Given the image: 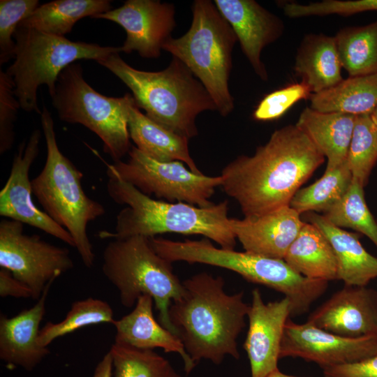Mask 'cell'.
Returning <instances> with one entry per match:
<instances>
[{
	"label": "cell",
	"mask_w": 377,
	"mask_h": 377,
	"mask_svg": "<svg viewBox=\"0 0 377 377\" xmlns=\"http://www.w3.org/2000/svg\"><path fill=\"white\" fill-rule=\"evenodd\" d=\"M325 156L296 125L276 130L252 156H239L222 170L221 186L244 218L289 205Z\"/></svg>",
	"instance_id": "cell-1"
},
{
	"label": "cell",
	"mask_w": 377,
	"mask_h": 377,
	"mask_svg": "<svg viewBox=\"0 0 377 377\" xmlns=\"http://www.w3.org/2000/svg\"><path fill=\"white\" fill-rule=\"evenodd\" d=\"M169 307L176 336L196 364L202 359L221 364L226 355L239 358L237 339L245 327L249 306L242 291L228 295L221 276L198 273L182 282Z\"/></svg>",
	"instance_id": "cell-2"
},
{
	"label": "cell",
	"mask_w": 377,
	"mask_h": 377,
	"mask_svg": "<svg viewBox=\"0 0 377 377\" xmlns=\"http://www.w3.org/2000/svg\"><path fill=\"white\" fill-rule=\"evenodd\" d=\"M107 175L109 196L126 207L117 216L114 232L101 231V238L123 239L135 235L150 238L168 232L201 235L223 249L234 250L236 237L228 216V200L200 207L183 202L155 200L119 177Z\"/></svg>",
	"instance_id": "cell-3"
},
{
	"label": "cell",
	"mask_w": 377,
	"mask_h": 377,
	"mask_svg": "<svg viewBox=\"0 0 377 377\" xmlns=\"http://www.w3.org/2000/svg\"><path fill=\"white\" fill-rule=\"evenodd\" d=\"M128 87L138 108L164 128L188 139L198 133L197 116L216 110L211 96L189 68L172 59L165 69L145 71L136 69L119 56L112 54L98 60Z\"/></svg>",
	"instance_id": "cell-4"
},
{
	"label": "cell",
	"mask_w": 377,
	"mask_h": 377,
	"mask_svg": "<svg viewBox=\"0 0 377 377\" xmlns=\"http://www.w3.org/2000/svg\"><path fill=\"white\" fill-rule=\"evenodd\" d=\"M40 115L47 156L41 172L31 181L33 194L43 211L72 236L84 265H94L95 253L87 234L88 224L105 213L104 206L90 198L82 185V172L60 151L51 112Z\"/></svg>",
	"instance_id": "cell-5"
},
{
	"label": "cell",
	"mask_w": 377,
	"mask_h": 377,
	"mask_svg": "<svg viewBox=\"0 0 377 377\" xmlns=\"http://www.w3.org/2000/svg\"><path fill=\"white\" fill-rule=\"evenodd\" d=\"M192 15L188 31L169 38L163 50L189 68L211 96L216 110L226 117L235 108L228 82L237 36L212 1H194Z\"/></svg>",
	"instance_id": "cell-6"
},
{
	"label": "cell",
	"mask_w": 377,
	"mask_h": 377,
	"mask_svg": "<svg viewBox=\"0 0 377 377\" xmlns=\"http://www.w3.org/2000/svg\"><path fill=\"white\" fill-rule=\"evenodd\" d=\"M172 263L160 256L149 237L135 235L114 239L105 247L102 271L117 288L121 304L133 307L142 295H150L161 325L176 335L168 315L171 302L179 297L183 283Z\"/></svg>",
	"instance_id": "cell-7"
},
{
	"label": "cell",
	"mask_w": 377,
	"mask_h": 377,
	"mask_svg": "<svg viewBox=\"0 0 377 377\" xmlns=\"http://www.w3.org/2000/svg\"><path fill=\"white\" fill-rule=\"evenodd\" d=\"M14 61L6 73L14 84V93L20 108L26 112L41 111L37 91L42 84L54 94L61 72L77 60L104 59L121 52L120 47L72 41L65 37L48 34L34 29L18 27L14 34Z\"/></svg>",
	"instance_id": "cell-8"
},
{
	"label": "cell",
	"mask_w": 377,
	"mask_h": 377,
	"mask_svg": "<svg viewBox=\"0 0 377 377\" xmlns=\"http://www.w3.org/2000/svg\"><path fill=\"white\" fill-rule=\"evenodd\" d=\"M51 99L61 121L80 124L94 132L114 162L128 154L132 145L128 118L135 101L131 94L121 97L100 94L84 80L81 64L74 62L59 74Z\"/></svg>",
	"instance_id": "cell-9"
},
{
	"label": "cell",
	"mask_w": 377,
	"mask_h": 377,
	"mask_svg": "<svg viewBox=\"0 0 377 377\" xmlns=\"http://www.w3.org/2000/svg\"><path fill=\"white\" fill-rule=\"evenodd\" d=\"M126 161L107 165L113 174L132 184L144 194L154 195L168 202L177 200L200 207L214 205L210 198L221 186V176L209 177L187 169L182 162H160L131 147Z\"/></svg>",
	"instance_id": "cell-10"
},
{
	"label": "cell",
	"mask_w": 377,
	"mask_h": 377,
	"mask_svg": "<svg viewBox=\"0 0 377 377\" xmlns=\"http://www.w3.org/2000/svg\"><path fill=\"white\" fill-rule=\"evenodd\" d=\"M23 223L0 222V267L26 285L38 300L46 286L74 265L68 249L52 244L38 235L23 232Z\"/></svg>",
	"instance_id": "cell-11"
},
{
	"label": "cell",
	"mask_w": 377,
	"mask_h": 377,
	"mask_svg": "<svg viewBox=\"0 0 377 377\" xmlns=\"http://www.w3.org/2000/svg\"><path fill=\"white\" fill-rule=\"evenodd\" d=\"M377 353V336L341 337L306 322L288 318L281 341L280 358L300 357L323 369L348 364Z\"/></svg>",
	"instance_id": "cell-12"
},
{
	"label": "cell",
	"mask_w": 377,
	"mask_h": 377,
	"mask_svg": "<svg viewBox=\"0 0 377 377\" xmlns=\"http://www.w3.org/2000/svg\"><path fill=\"white\" fill-rule=\"evenodd\" d=\"M172 3L156 0H128L114 9L98 14L103 19L118 24L126 37L120 46L121 52H137L145 59L161 56L165 43L172 37L176 22Z\"/></svg>",
	"instance_id": "cell-13"
},
{
	"label": "cell",
	"mask_w": 377,
	"mask_h": 377,
	"mask_svg": "<svg viewBox=\"0 0 377 377\" xmlns=\"http://www.w3.org/2000/svg\"><path fill=\"white\" fill-rule=\"evenodd\" d=\"M41 132L34 130L14 156L8 178L0 191V215L27 224L75 247L71 234L33 202L29 170L39 154Z\"/></svg>",
	"instance_id": "cell-14"
},
{
	"label": "cell",
	"mask_w": 377,
	"mask_h": 377,
	"mask_svg": "<svg viewBox=\"0 0 377 377\" xmlns=\"http://www.w3.org/2000/svg\"><path fill=\"white\" fill-rule=\"evenodd\" d=\"M290 317V304L287 297L265 304L259 289L253 290L247 313L249 329L243 344L251 377H266L279 369L284 327Z\"/></svg>",
	"instance_id": "cell-15"
},
{
	"label": "cell",
	"mask_w": 377,
	"mask_h": 377,
	"mask_svg": "<svg viewBox=\"0 0 377 377\" xmlns=\"http://www.w3.org/2000/svg\"><path fill=\"white\" fill-rule=\"evenodd\" d=\"M307 322L344 337L377 336V291L345 285L311 312Z\"/></svg>",
	"instance_id": "cell-16"
},
{
	"label": "cell",
	"mask_w": 377,
	"mask_h": 377,
	"mask_svg": "<svg viewBox=\"0 0 377 377\" xmlns=\"http://www.w3.org/2000/svg\"><path fill=\"white\" fill-rule=\"evenodd\" d=\"M214 3L234 31L256 75L267 81L261 53L265 46L281 36L283 22L254 0H215Z\"/></svg>",
	"instance_id": "cell-17"
},
{
	"label": "cell",
	"mask_w": 377,
	"mask_h": 377,
	"mask_svg": "<svg viewBox=\"0 0 377 377\" xmlns=\"http://www.w3.org/2000/svg\"><path fill=\"white\" fill-rule=\"evenodd\" d=\"M289 205L255 218L230 219V227L245 251L283 259L304 224Z\"/></svg>",
	"instance_id": "cell-18"
},
{
	"label": "cell",
	"mask_w": 377,
	"mask_h": 377,
	"mask_svg": "<svg viewBox=\"0 0 377 377\" xmlns=\"http://www.w3.org/2000/svg\"><path fill=\"white\" fill-rule=\"evenodd\" d=\"M54 282L45 288L36 304L15 316H0V358L9 365L31 371L49 353L39 345L40 324L45 313V302Z\"/></svg>",
	"instance_id": "cell-19"
},
{
	"label": "cell",
	"mask_w": 377,
	"mask_h": 377,
	"mask_svg": "<svg viewBox=\"0 0 377 377\" xmlns=\"http://www.w3.org/2000/svg\"><path fill=\"white\" fill-rule=\"evenodd\" d=\"M154 300L150 295H142L133 311L112 325L116 328L114 343L142 350L163 348L165 352L177 353L184 363L186 374L195 367L186 352L180 339L158 323L153 315Z\"/></svg>",
	"instance_id": "cell-20"
},
{
	"label": "cell",
	"mask_w": 377,
	"mask_h": 377,
	"mask_svg": "<svg viewBox=\"0 0 377 377\" xmlns=\"http://www.w3.org/2000/svg\"><path fill=\"white\" fill-rule=\"evenodd\" d=\"M305 216L330 243L337 258L338 279L346 286H367L377 279V257L363 247L357 235L333 225L316 212H309Z\"/></svg>",
	"instance_id": "cell-21"
},
{
	"label": "cell",
	"mask_w": 377,
	"mask_h": 377,
	"mask_svg": "<svg viewBox=\"0 0 377 377\" xmlns=\"http://www.w3.org/2000/svg\"><path fill=\"white\" fill-rule=\"evenodd\" d=\"M356 116L306 107L295 124L327 160L325 170L346 162Z\"/></svg>",
	"instance_id": "cell-22"
},
{
	"label": "cell",
	"mask_w": 377,
	"mask_h": 377,
	"mask_svg": "<svg viewBox=\"0 0 377 377\" xmlns=\"http://www.w3.org/2000/svg\"><path fill=\"white\" fill-rule=\"evenodd\" d=\"M341 68L334 36L323 34L304 36L297 52L294 71L312 94L340 83L343 80Z\"/></svg>",
	"instance_id": "cell-23"
},
{
	"label": "cell",
	"mask_w": 377,
	"mask_h": 377,
	"mask_svg": "<svg viewBox=\"0 0 377 377\" xmlns=\"http://www.w3.org/2000/svg\"><path fill=\"white\" fill-rule=\"evenodd\" d=\"M128 128L138 149L160 162L180 161L196 174H202L190 155L188 140L158 124L143 114L134 101Z\"/></svg>",
	"instance_id": "cell-24"
},
{
	"label": "cell",
	"mask_w": 377,
	"mask_h": 377,
	"mask_svg": "<svg viewBox=\"0 0 377 377\" xmlns=\"http://www.w3.org/2000/svg\"><path fill=\"white\" fill-rule=\"evenodd\" d=\"M283 260L307 278L327 281L338 279L334 250L326 237L310 223L304 222Z\"/></svg>",
	"instance_id": "cell-25"
},
{
	"label": "cell",
	"mask_w": 377,
	"mask_h": 377,
	"mask_svg": "<svg viewBox=\"0 0 377 377\" xmlns=\"http://www.w3.org/2000/svg\"><path fill=\"white\" fill-rule=\"evenodd\" d=\"M310 108L322 112L371 114L377 106V73L348 77L310 97Z\"/></svg>",
	"instance_id": "cell-26"
},
{
	"label": "cell",
	"mask_w": 377,
	"mask_h": 377,
	"mask_svg": "<svg viewBox=\"0 0 377 377\" xmlns=\"http://www.w3.org/2000/svg\"><path fill=\"white\" fill-rule=\"evenodd\" d=\"M110 0H56L40 5L18 27L64 37L80 20L108 12Z\"/></svg>",
	"instance_id": "cell-27"
},
{
	"label": "cell",
	"mask_w": 377,
	"mask_h": 377,
	"mask_svg": "<svg viewBox=\"0 0 377 377\" xmlns=\"http://www.w3.org/2000/svg\"><path fill=\"white\" fill-rule=\"evenodd\" d=\"M334 37L341 66L349 77L377 73V20L344 27Z\"/></svg>",
	"instance_id": "cell-28"
},
{
	"label": "cell",
	"mask_w": 377,
	"mask_h": 377,
	"mask_svg": "<svg viewBox=\"0 0 377 377\" xmlns=\"http://www.w3.org/2000/svg\"><path fill=\"white\" fill-rule=\"evenodd\" d=\"M352 178L346 162L333 170H325L313 184L300 188L289 206L300 214L309 212H325L343 196Z\"/></svg>",
	"instance_id": "cell-29"
},
{
	"label": "cell",
	"mask_w": 377,
	"mask_h": 377,
	"mask_svg": "<svg viewBox=\"0 0 377 377\" xmlns=\"http://www.w3.org/2000/svg\"><path fill=\"white\" fill-rule=\"evenodd\" d=\"M114 321L110 305L101 300L88 297L74 302L65 318L59 323L47 322L40 330L38 342L47 347L57 338L81 327Z\"/></svg>",
	"instance_id": "cell-30"
},
{
	"label": "cell",
	"mask_w": 377,
	"mask_h": 377,
	"mask_svg": "<svg viewBox=\"0 0 377 377\" xmlns=\"http://www.w3.org/2000/svg\"><path fill=\"white\" fill-rule=\"evenodd\" d=\"M339 228H350L368 237L377 247V223L364 199V186L352 178L343 196L323 215Z\"/></svg>",
	"instance_id": "cell-31"
},
{
	"label": "cell",
	"mask_w": 377,
	"mask_h": 377,
	"mask_svg": "<svg viewBox=\"0 0 377 377\" xmlns=\"http://www.w3.org/2000/svg\"><path fill=\"white\" fill-rule=\"evenodd\" d=\"M110 352L114 377H182L168 360L153 350L114 343Z\"/></svg>",
	"instance_id": "cell-32"
},
{
	"label": "cell",
	"mask_w": 377,
	"mask_h": 377,
	"mask_svg": "<svg viewBox=\"0 0 377 377\" xmlns=\"http://www.w3.org/2000/svg\"><path fill=\"white\" fill-rule=\"evenodd\" d=\"M377 161V128L370 114L355 117L346 163L353 178L367 184Z\"/></svg>",
	"instance_id": "cell-33"
},
{
	"label": "cell",
	"mask_w": 377,
	"mask_h": 377,
	"mask_svg": "<svg viewBox=\"0 0 377 377\" xmlns=\"http://www.w3.org/2000/svg\"><path fill=\"white\" fill-rule=\"evenodd\" d=\"M38 0L0 1V65L13 59L15 42L13 39L20 23L39 6Z\"/></svg>",
	"instance_id": "cell-34"
},
{
	"label": "cell",
	"mask_w": 377,
	"mask_h": 377,
	"mask_svg": "<svg viewBox=\"0 0 377 377\" xmlns=\"http://www.w3.org/2000/svg\"><path fill=\"white\" fill-rule=\"evenodd\" d=\"M311 95L310 88L303 82L289 84L263 97L253 110L252 117L260 121L276 120L296 103L310 98Z\"/></svg>",
	"instance_id": "cell-35"
},
{
	"label": "cell",
	"mask_w": 377,
	"mask_h": 377,
	"mask_svg": "<svg viewBox=\"0 0 377 377\" xmlns=\"http://www.w3.org/2000/svg\"><path fill=\"white\" fill-rule=\"evenodd\" d=\"M21 108L10 77L0 70V154L10 150L15 139V122Z\"/></svg>",
	"instance_id": "cell-36"
},
{
	"label": "cell",
	"mask_w": 377,
	"mask_h": 377,
	"mask_svg": "<svg viewBox=\"0 0 377 377\" xmlns=\"http://www.w3.org/2000/svg\"><path fill=\"white\" fill-rule=\"evenodd\" d=\"M324 377H377V353L351 363L323 369Z\"/></svg>",
	"instance_id": "cell-37"
},
{
	"label": "cell",
	"mask_w": 377,
	"mask_h": 377,
	"mask_svg": "<svg viewBox=\"0 0 377 377\" xmlns=\"http://www.w3.org/2000/svg\"><path fill=\"white\" fill-rule=\"evenodd\" d=\"M0 296L16 298H32L31 290L15 279L7 269L0 270Z\"/></svg>",
	"instance_id": "cell-38"
},
{
	"label": "cell",
	"mask_w": 377,
	"mask_h": 377,
	"mask_svg": "<svg viewBox=\"0 0 377 377\" xmlns=\"http://www.w3.org/2000/svg\"><path fill=\"white\" fill-rule=\"evenodd\" d=\"M112 357L109 350L98 363L93 377H112Z\"/></svg>",
	"instance_id": "cell-39"
},
{
	"label": "cell",
	"mask_w": 377,
	"mask_h": 377,
	"mask_svg": "<svg viewBox=\"0 0 377 377\" xmlns=\"http://www.w3.org/2000/svg\"><path fill=\"white\" fill-rule=\"evenodd\" d=\"M266 377H299V376L288 375L286 374L281 372L279 369H277L276 370L268 374Z\"/></svg>",
	"instance_id": "cell-40"
},
{
	"label": "cell",
	"mask_w": 377,
	"mask_h": 377,
	"mask_svg": "<svg viewBox=\"0 0 377 377\" xmlns=\"http://www.w3.org/2000/svg\"><path fill=\"white\" fill-rule=\"evenodd\" d=\"M371 116V118L374 122V124H375L376 128H377V106L376 108L374 109V110L372 112V113L370 114Z\"/></svg>",
	"instance_id": "cell-41"
}]
</instances>
